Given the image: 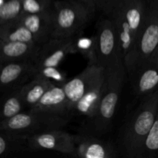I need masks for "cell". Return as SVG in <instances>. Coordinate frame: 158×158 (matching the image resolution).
<instances>
[{
	"mask_svg": "<svg viewBox=\"0 0 158 158\" xmlns=\"http://www.w3.org/2000/svg\"><path fill=\"white\" fill-rule=\"evenodd\" d=\"M0 41H18L40 45L33 34L18 21L0 26Z\"/></svg>",
	"mask_w": 158,
	"mask_h": 158,
	"instance_id": "18",
	"label": "cell"
},
{
	"mask_svg": "<svg viewBox=\"0 0 158 158\" xmlns=\"http://www.w3.org/2000/svg\"><path fill=\"white\" fill-rule=\"evenodd\" d=\"M106 84V72L81 97L74 107L73 113L78 115L91 118L97 111Z\"/></svg>",
	"mask_w": 158,
	"mask_h": 158,
	"instance_id": "16",
	"label": "cell"
},
{
	"mask_svg": "<svg viewBox=\"0 0 158 158\" xmlns=\"http://www.w3.org/2000/svg\"><path fill=\"white\" fill-rule=\"evenodd\" d=\"M96 36L99 65L106 69L117 62L123 60L118 35L113 19L106 17L98 22Z\"/></svg>",
	"mask_w": 158,
	"mask_h": 158,
	"instance_id": "6",
	"label": "cell"
},
{
	"mask_svg": "<svg viewBox=\"0 0 158 158\" xmlns=\"http://www.w3.org/2000/svg\"><path fill=\"white\" fill-rule=\"evenodd\" d=\"M127 70L123 60L106 68V84L97 111L89 120V129L95 135H102L110 129Z\"/></svg>",
	"mask_w": 158,
	"mask_h": 158,
	"instance_id": "2",
	"label": "cell"
},
{
	"mask_svg": "<svg viewBox=\"0 0 158 158\" xmlns=\"http://www.w3.org/2000/svg\"><path fill=\"white\" fill-rule=\"evenodd\" d=\"M83 32L74 37V48L77 53H80L88 60V63L98 64L97 36H85Z\"/></svg>",
	"mask_w": 158,
	"mask_h": 158,
	"instance_id": "20",
	"label": "cell"
},
{
	"mask_svg": "<svg viewBox=\"0 0 158 158\" xmlns=\"http://www.w3.org/2000/svg\"><path fill=\"white\" fill-rule=\"evenodd\" d=\"M128 76L134 92L139 97L158 90V55L136 66Z\"/></svg>",
	"mask_w": 158,
	"mask_h": 158,
	"instance_id": "10",
	"label": "cell"
},
{
	"mask_svg": "<svg viewBox=\"0 0 158 158\" xmlns=\"http://www.w3.org/2000/svg\"><path fill=\"white\" fill-rule=\"evenodd\" d=\"M74 37L63 39L51 38L43 43L40 46L34 62L36 70L46 66L59 67L66 56L77 53L74 48Z\"/></svg>",
	"mask_w": 158,
	"mask_h": 158,
	"instance_id": "9",
	"label": "cell"
},
{
	"mask_svg": "<svg viewBox=\"0 0 158 158\" xmlns=\"http://www.w3.org/2000/svg\"><path fill=\"white\" fill-rule=\"evenodd\" d=\"M21 89L22 86L18 89L7 91V95L3 99L2 103L1 121L23 112L24 109H26Z\"/></svg>",
	"mask_w": 158,
	"mask_h": 158,
	"instance_id": "19",
	"label": "cell"
},
{
	"mask_svg": "<svg viewBox=\"0 0 158 158\" xmlns=\"http://www.w3.org/2000/svg\"><path fill=\"white\" fill-rule=\"evenodd\" d=\"M77 157L83 158H111L117 156L110 143L94 136H74Z\"/></svg>",
	"mask_w": 158,
	"mask_h": 158,
	"instance_id": "14",
	"label": "cell"
},
{
	"mask_svg": "<svg viewBox=\"0 0 158 158\" xmlns=\"http://www.w3.org/2000/svg\"><path fill=\"white\" fill-rule=\"evenodd\" d=\"M28 138L21 134L8 131H0V155H9L16 150H19L22 145L27 142Z\"/></svg>",
	"mask_w": 158,
	"mask_h": 158,
	"instance_id": "21",
	"label": "cell"
},
{
	"mask_svg": "<svg viewBox=\"0 0 158 158\" xmlns=\"http://www.w3.org/2000/svg\"><path fill=\"white\" fill-rule=\"evenodd\" d=\"M87 7L89 12L94 15L96 11H97V0H80Z\"/></svg>",
	"mask_w": 158,
	"mask_h": 158,
	"instance_id": "27",
	"label": "cell"
},
{
	"mask_svg": "<svg viewBox=\"0 0 158 158\" xmlns=\"http://www.w3.org/2000/svg\"><path fill=\"white\" fill-rule=\"evenodd\" d=\"M138 107L123 127L120 135V148L126 157H143L147 137L158 111V90L143 96Z\"/></svg>",
	"mask_w": 158,
	"mask_h": 158,
	"instance_id": "1",
	"label": "cell"
},
{
	"mask_svg": "<svg viewBox=\"0 0 158 158\" xmlns=\"http://www.w3.org/2000/svg\"><path fill=\"white\" fill-rule=\"evenodd\" d=\"M106 69L97 63H88L86 69L63 86L69 114L73 113L74 107L88 89L105 74Z\"/></svg>",
	"mask_w": 158,
	"mask_h": 158,
	"instance_id": "7",
	"label": "cell"
},
{
	"mask_svg": "<svg viewBox=\"0 0 158 158\" xmlns=\"http://www.w3.org/2000/svg\"><path fill=\"white\" fill-rule=\"evenodd\" d=\"M53 30L51 38H71L83 32L93 16L80 0L53 1Z\"/></svg>",
	"mask_w": 158,
	"mask_h": 158,
	"instance_id": "3",
	"label": "cell"
},
{
	"mask_svg": "<svg viewBox=\"0 0 158 158\" xmlns=\"http://www.w3.org/2000/svg\"><path fill=\"white\" fill-rule=\"evenodd\" d=\"M29 147L32 149H44L77 157L74 136L62 129L52 130L29 137Z\"/></svg>",
	"mask_w": 158,
	"mask_h": 158,
	"instance_id": "8",
	"label": "cell"
},
{
	"mask_svg": "<svg viewBox=\"0 0 158 158\" xmlns=\"http://www.w3.org/2000/svg\"><path fill=\"white\" fill-rule=\"evenodd\" d=\"M69 122V118L45 112L28 110L20 113L11 118L2 120L0 131H8L29 137L52 131L62 129Z\"/></svg>",
	"mask_w": 158,
	"mask_h": 158,
	"instance_id": "5",
	"label": "cell"
},
{
	"mask_svg": "<svg viewBox=\"0 0 158 158\" xmlns=\"http://www.w3.org/2000/svg\"><path fill=\"white\" fill-rule=\"evenodd\" d=\"M23 13H40L52 10V0H22Z\"/></svg>",
	"mask_w": 158,
	"mask_h": 158,
	"instance_id": "25",
	"label": "cell"
},
{
	"mask_svg": "<svg viewBox=\"0 0 158 158\" xmlns=\"http://www.w3.org/2000/svg\"><path fill=\"white\" fill-rule=\"evenodd\" d=\"M40 45L18 41H0L1 64L18 61L35 62Z\"/></svg>",
	"mask_w": 158,
	"mask_h": 158,
	"instance_id": "15",
	"label": "cell"
},
{
	"mask_svg": "<svg viewBox=\"0 0 158 158\" xmlns=\"http://www.w3.org/2000/svg\"><path fill=\"white\" fill-rule=\"evenodd\" d=\"M35 76H40L49 80L53 84L60 86H64L68 81L66 73L59 69L57 66H46L40 68L36 70Z\"/></svg>",
	"mask_w": 158,
	"mask_h": 158,
	"instance_id": "23",
	"label": "cell"
},
{
	"mask_svg": "<svg viewBox=\"0 0 158 158\" xmlns=\"http://www.w3.org/2000/svg\"><path fill=\"white\" fill-rule=\"evenodd\" d=\"M29 110L49 113L69 118L70 114L63 86L52 85L45 93L38 103Z\"/></svg>",
	"mask_w": 158,
	"mask_h": 158,
	"instance_id": "13",
	"label": "cell"
},
{
	"mask_svg": "<svg viewBox=\"0 0 158 158\" xmlns=\"http://www.w3.org/2000/svg\"><path fill=\"white\" fill-rule=\"evenodd\" d=\"M158 55V0H148L146 20L131 52L123 60L127 73L143 62Z\"/></svg>",
	"mask_w": 158,
	"mask_h": 158,
	"instance_id": "4",
	"label": "cell"
},
{
	"mask_svg": "<svg viewBox=\"0 0 158 158\" xmlns=\"http://www.w3.org/2000/svg\"><path fill=\"white\" fill-rule=\"evenodd\" d=\"M1 66L0 84L2 90L6 92L21 87L36 74V67L33 61L10 62Z\"/></svg>",
	"mask_w": 158,
	"mask_h": 158,
	"instance_id": "11",
	"label": "cell"
},
{
	"mask_svg": "<svg viewBox=\"0 0 158 158\" xmlns=\"http://www.w3.org/2000/svg\"><path fill=\"white\" fill-rule=\"evenodd\" d=\"M17 21L33 34L40 46L52 37L53 30L52 10L40 13H23Z\"/></svg>",
	"mask_w": 158,
	"mask_h": 158,
	"instance_id": "12",
	"label": "cell"
},
{
	"mask_svg": "<svg viewBox=\"0 0 158 158\" xmlns=\"http://www.w3.org/2000/svg\"><path fill=\"white\" fill-rule=\"evenodd\" d=\"M52 85V82L40 76H35L31 81L23 85L21 93L26 108L30 110L35 106Z\"/></svg>",
	"mask_w": 158,
	"mask_h": 158,
	"instance_id": "17",
	"label": "cell"
},
{
	"mask_svg": "<svg viewBox=\"0 0 158 158\" xmlns=\"http://www.w3.org/2000/svg\"><path fill=\"white\" fill-rule=\"evenodd\" d=\"M124 0H97V10L101 11L106 17L112 18L120 8Z\"/></svg>",
	"mask_w": 158,
	"mask_h": 158,
	"instance_id": "26",
	"label": "cell"
},
{
	"mask_svg": "<svg viewBox=\"0 0 158 158\" xmlns=\"http://www.w3.org/2000/svg\"><path fill=\"white\" fill-rule=\"evenodd\" d=\"M158 153V111L154 123L147 137L143 148V157H154Z\"/></svg>",
	"mask_w": 158,
	"mask_h": 158,
	"instance_id": "24",
	"label": "cell"
},
{
	"mask_svg": "<svg viewBox=\"0 0 158 158\" xmlns=\"http://www.w3.org/2000/svg\"><path fill=\"white\" fill-rule=\"evenodd\" d=\"M22 13V0H0V26L17 21Z\"/></svg>",
	"mask_w": 158,
	"mask_h": 158,
	"instance_id": "22",
	"label": "cell"
}]
</instances>
